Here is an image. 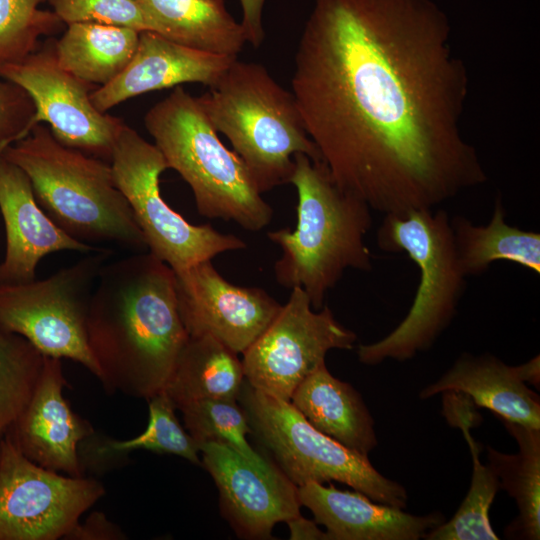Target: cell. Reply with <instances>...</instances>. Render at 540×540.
<instances>
[{
	"label": "cell",
	"instance_id": "cell-30",
	"mask_svg": "<svg viewBox=\"0 0 540 540\" xmlns=\"http://www.w3.org/2000/svg\"><path fill=\"white\" fill-rule=\"evenodd\" d=\"M187 432L199 445L208 442L226 443L253 465L267 468L272 460L262 456L249 444L251 434L247 416L237 400L203 399L178 408Z\"/></svg>",
	"mask_w": 540,
	"mask_h": 540
},
{
	"label": "cell",
	"instance_id": "cell-26",
	"mask_svg": "<svg viewBox=\"0 0 540 540\" xmlns=\"http://www.w3.org/2000/svg\"><path fill=\"white\" fill-rule=\"evenodd\" d=\"M501 419V418H500ZM518 444V452L506 454L487 447L489 466L500 488L515 499L518 515L506 527L509 539L540 538V428L501 419Z\"/></svg>",
	"mask_w": 540,
	"mask_h": 540
},
{
	"label": "cell",
	"instance_id": "cell-6",
	"mask_svg": "<svg viewBox=\"0 0 540 540\" xmlns=\"http://www.w3.org/2000/svg\"><path fill=\"white\" fill-rule=\"evenodd\" d=\"M144 125L168 169L191 188L201 216L233 221L252 232L270 224L272 207L242 159L219 139L197 97L176 86L148 110Z\"/></svg>",
	"mask_w": 540,
	"mask_h": 540
},
{
	"label": "cell",
	"instance_id": "cell-8",
	"mask_svg": "<svg viewBox=\"0 0 540 540\" xmlns=\"http://www.w3.org/2000/svg\"><path fill=\"white\" fill-rule=\"evenodd\" d=\"M256 439L272 462L296 486L337 481L373 501L404 509L408 494L380 474L367 456L315 429L290 401L253 388L244 381L237 399Z\"/></svg>",
	"mask_w": 540,
	"mask_h": 540
},
{
	"label": "cell",
	"instance_id": "cell-13",
	"mask_svg": "<svg viewBox=\"0 0 540 540\" xmlns=\"http://www.w3.org/2000/svg\"><path fill=\"white\" fill-rule=\"evenodd\" d=\"M0 76L23 88L31 97L35 113L31 129L45 122L63 145L109 161L125 124L120 118L99 111L90 94L98 86L85 82L60 66L54 40L23 60L7 65ZM29 134V133H28Z\"/></svg>",
	"mask_w": 540,
	"mask_h": 540
},
{
	"label": "cell",
	"instance_id": "cell-14",
	"mask_svg": "<svg viewBox=\"0 0 540 540\" xmlns=\"http://www.w3.org/2000/svg\"><path fill=\"white\" fill-rule=\"evenodd\" d=\"M174 273L178 311L188 336H211L236 354L245 352L282 307L262 288L228 282L211 259Z\"/></svg>",
	"mask_w": 540,
	"mask_h": 540
},
{
	"label": "cell",
	"instance_id": "cell-15",
	"mask_svg": "<svg viewBox=\"0 0 540 540\" xmlns=\"http://www.w3.org/2000/svg\"><path fill=\"white\" fill-rule=\"evenodd\" d=\"M201 462L212 476L221 513L244 539H269L276 523L300 515L298 486L273 465H253L226 443L200 445Z\"/></svg>",
	"mask_w": 540,
	"mask_h": 540
},
{
	"label": "cell",
	"instance_id": "cell-20",
	"mask_svg": "<svg viewBox=\"0 0 540 540\" xmlns=\"http://www.w3.org/2000/svg\"><path fill=\"white\" fill-rule=\"evenodd\" d=\"M447 392L467 396L498 418L540 428L539 396L524 382L520 365H507L489 353H462L441 378L421 390L420 398Z\"/></svg>",
	"mask_w": 540,
	"mask_h": 540
},
{
	"label": "cell",
	"instance_id": "cell-28",
	"mask_svg": "<svg viewBox=\"0 0 540 540\" xmlns=\"http://www.w3.org/2000/svg\"><path fill=\"white\" fill-rule=\"evenodd\" d=\"M149 420L146 429L129 440H115L97 435L94 431L79 445L78 454L83 469H99L108 458L127 455L135 450L173 454L195 464L202 465L197 442L182 427L175 415V405L162 391L149 400Z\"/></svg>",
	"mask_w": 540,
	"mask_h": 540
},
{
	"label": "cell",
	"instance_id": "cell-4",
	"mask_svg": "<svg viewBox=\"0 0 540 540\" xmlns=\"http://www.w3.org/2000/svg\"><path fill=\"white\" fill-rule=\"evenodd\" d=\"M2 154L25 172L38 204L66 234L92 246L147 251L110 162L61 144L41 123Z\"/></svg>",
	"mask_w": 540,
	"mask_h": 540
},
{
	"label": "cell",
	"instance_id": "cell-37",
	"mask_svg": "<svg viewBox=\"0 0 540 540\" xmlns=\"http://www.w3.org/2000/svg\"><path fill=\"white\" fill-rule=\"evenodd\" d=\"M521 375L524 382L539 387L540 383V360L539 356L532 358L520 365Z\"/></svg>",
	"mask_w": 540,
	"mask_h": 540
},
{
	"label": "cell",
	"instance_id": "cell-17",
	"mask_svg": "<svg viewBox=\"0 0 540 540\" xmlns=\"http://www.w3.org/2000/svg\"><path fill=\"white\" fill-rule=\"evenodd\" d=\"M0 212L6 234L0 283L35 279L40 260L51 253L76 251L87 254L100 248L77 241L61 230L38 204L25 172L2 153Z\"/></svg>",
	"mask_w": 540,
	"mask_h": 540
},
{
	"label": "cell",
	"instance_id": "cell-12",
	"mask_svg": "<svg viewBox=\"0 0 540 540\" xmlns=\"http://www.w3.org/2000/svg\"><path fill=\"white\" fill-rule=\"evenodd\" d=\"M291 290L288 302L245 350L242 360L245 381L284 401H290L299 384L325 364L330 350H350L357 339L328 306L315 310L304 290Z\"/></svg>",
	"mask_w": 540,
	"mask_h": 540
},
{
	"label": "cell",
	"instance_id": "cell-31",
	"mask_svg": "<svg viewBox=\"0 0 540 540\" xmlns=\"http://www.w3.org/2000/svg\"><path fill=\"white\" fill-rule=\"evenodd\" d=\"M46 0H0V70L37 49L41 36L56 32L62 22L39 5Z\"/></svg>",
	"mask_w": 540,
	"mask_h": 540
},
{
	"label": "cell",
	"instance_id": "cell-32",
	"mask_svg": "<svg viewBox=\"0 0 540 540\" xmlns=\"http://www.w3.org/2000/svg\"><path fill=\"white\" fill-rule=\"evenodd\" d=\"M62 23H99L150 31L137 0H46Z\"/></svg>",
	"mask_w": 540,
	"mask_h": 540
},
{
	"label": "cell",
	"instance_id": "cell-11",
	"mask_svg": "<svg viewBox=\"0 0 540 540\" xmlns=\"http://www.w3.org/2000/svg\"><path fill=\"white\" fill-rule=\"evenodd\" d=\"M104 494L99 481L46 469L0 440V540L67 538Z\"/></svg>",
	"mask_w": 540,
	"mask_h": 540
},
{
	"label": "cell",
	"instance_id": "cell-35",
	"mask_svg": "<svg viewBox=\"0 0 540 540\" xmlns=\"http://www.w3.org/2000/svg\"><path fill=\"white\" fill-rule=\"evenodd\" d=\"M67 538L73 539H122L123 533L102 514L95 513L84 525L78 523Z\"/></svg>",
	"mask_w": 540,
	"mask_h": 540
},
{
	"label": "cell",
	"instance_id": "cell-19",
	"mask_svg": "<svg viewBox=\"0 0 540 540\" xmlns=\"http://www.w3.org/2000/svg\"><path fill=\"white\" fill-rule=\"evenodd\" d=\"M298 495L329 540H418L445 521L441 512L413 515L332 484L309 482L298 486Z\"/></svg>",
	"mask_w": 540,
	"mask_h": 540
},
{
	"label": "cell",
	"instance_id": "cell-25",
	"mask_svg": "<svg viewBox=\"0 0 540 540\" xmlns=\"http://www.w3.org/2000/svg\"><path fill=\"white\" fill-rule=\"evenodd\" d=\"M444 415L451 425L461 429L473 459L470 489L449 521L431 530L427 540H497L489 519V510L500 488L499 480L489 465L479 459V447L470 433L475 422L473 403L465 395L444 393Z\"/></svg>",
	"mask_w": 540,
	"mask_h": 540
},
{
	"label": "cell",
	"instance_id": "cell-21",
	"mask_svg": "<svg viewBox=\"0 0 540 540\" xmlns=\"http://www.w3.org/2000/svg\"><path fill=\"white\" fill-rule=\"evenodd\" d=\"M290 402L321 433L363 456L377 446L374 420L360 393L334 377L326 364L306 377Z\"/></svg>",
	"mask_w": 540,
	"mask_h": 540
},
{
	"label": "cell",
	"instance_id": "cell-5",
	"mask_svg": "<svg viewBox=\"0 0 540 540\" xmlns=\"http://www.w3.org/2000/svg\"><path fill=\"white\" fill-rule=\"evenodd\" d=\"M197 100L213 128L229 139L261 194L290 183L295 154L321 161L293 94L259 63L236 58Z\"/></svg>",
	"mask_w": 540,
	"mask_h": 540
},
{
	"label": "cell",
	"instance_id": "cell-34",
	"mask_svg": "<svg viewBox=\"0 0 540 540\" xmlns=\"http://www.w3.org/2000/svg\"><path fill=\"white\" fill-rule=\"evenodd\" d=\"M266 0H240L243 18L241 24L246 34V40L253 47H259L265 38L262 24L263 7Z\"/></svg>",
	"mask_w": 540,
	"mask_h": 540
},
{
	"label": "cell",
	"instance_id": "cell-2",
	"mask_svg": "<svg viewBox=\"0 0 540 540\" xmlns=\"http://www.w3.org/2000/svg\"><path fill=\"white\" fill-rule=\"evenodd\" d=\"M86 331L106 391L146 400L164 391L188 339L174 271L149 251L108 261L91 296Z\"/></svg>",
	"mask_w": 540,
	"mask_h": 540
},
{
	"label": "cell",
	"instance_id": "cell-27",
	"mask_svg": "<svg viewBox=\"0 0 540 540\" xmlns=\"http://www.w3.org/2000/svg\"><path fill=\"white\" fill-rule=\"evenodd\" d=\"M140 31L99 23H73L54 40L57 61L77 78L104 86L130 62Z\"/></svg>",
	"mask_w": 540,
	"mask_h": 540
},
{
	"label": "cell",
	"instance_id": "cell-29",
	"mask_svg": "<svg viewBox=\"0 0 540 540\" xmlns=\"http://www.w3.org/2000/svg\"><path fill=\"white\" fill-rule=\"evenodd\" d=\"M44 355L23 336L0 325V440L28 404Z\"/></svg>",
	"mask_w": 540,
	"mask_h": 540
},
{
	"label": "cell",
	"instance_id": "cell-1",
	"mask_svg": "<svg viewBox=\"0 0 540 540\" xmlns=\"http://www.w3.org/2000/svg\"><path fill=\"white\" fill-rule=\"evenodd\" d=\"M291 89L333 181L374 211L434 209L487 180L462 130L467 69L431 0H315Z\"/></svg>",
	"mask_w": 540,
	"mask_h": 540
},
{
	"label": "cell",
	"instance_id": "cell-16",
	"mask_svg": "<svg viewBox=\"0 0 540 540\" xmlns=\"http://www.w3.org/2000/svg\"><path fill=\"white\" fill-rule=\"evenodd\" d=\"M62 359L44 356L37 386L7 435L34 463L62 474L80 477L84 472L78 449L95 430L74 413L63 395L66 380Z\"/></svg>",
	"mask_w": 540,
	"mask_h": 540
},
{
	"label": "cell",
	"instance_id": "cell-22",
	"mask_svg": "<svg viewBox=\"0 0 540 540\" xmlns=\"http://www.w3.org/2000/svg\"><path fill=\"white\" fill-rule=\"evenodd\" d=\"M155 32L197 50L238 56L246 40L224 0H137Z\"/></svg>",
	"mask_w": 540,
	"mask_h": 540
},
{
	"label": "cell",
	"instance_id": "cell-23",
	"mask_svg": "<svg viewBox=\"0 0 540 540\" xmlns=\"http://www.w3.org/2000/svg\"><path fill=\"white\" fill-rule=\"evenodd\" d=\"M244 381L238 354L211 336H188L164 392L178 409L203 399L237 400Z\"/></svg>",
	"mask_w": 540,
	"mask_h": 540
},
{
	"label": "cell",
	"instance_id": "cell-7",
	"mask_svg": "<svg viewBox=\"0 0 540 540\" xmlns=\"http://www.w3.org/2000/svg\"><path fill=\"white\" fill-rule=\"evenodd\" d=\"M377 244L386 252L406 253L418 267L420 279L411 307L399 325L382 339L359 345L358 359L367 365L386 359L406 361L429 349L456 315L467 277L444 210L384 215Z\"/></svg>",
	"mask_w": 540,
	"mask_h": 540
},
{
	"label": "cell",
	"instance_id": "cell-36",
	"mask_svg": "<svg viewBox=\"0 0 540 540\" xmlns=\"http://www.w3.org/2000/svg\"><path fill=\"white\" fill-rule=\"evenodd\" d=\"M286 523L292 540H329L327 533L320 530L315 521L308 520L301 514Z\"/></svg>",
	"mask_w": 540,
	"mask_h": 540
},
{
	"label": "cell",
	"instance_id": "cell-24",
	"mask_svg": "<svg viewBox=\"0 0 540 540\" xmlns=\"http://www.w3.org/2000/svg\"><path fill=\"white\" fill-rule=\"evenodd\" d=\"M460 266L466 276L479 275L499 260L540 273V234L506 222L502 199H495L487 225H475L464 216L450 218Z\"/></svg>",
	"mask_w": 540,
	"mask_h": 540
},
{
	"label": "cell",
	"instance_id": "cell-9",
	"mask_svg": "<svg viewBox=\"0 0 540 540\" xmlns=\"http://www.w3.org/2000/svg\"><path fill=\"white\" fill-rule=\"evenodd\" d=\"M112 255L111 249L100 247L44 279L0 283V325L44 356L78 362L100 379L86 321L98 276Z\"/></svg>",
	"mask_w": 540,
	"mask_h": 540
},
{
	"label": "cell",
	"instance_id": "cell-18",
	"mask_svg": "<svg viewBox=\"0 0 540 540\" xmlns=\"http://www.w3.org/2000/svg\"><path fill=\"white\" fill-rule=\"evenodd\" d=\"M238 57L209 53L173 42L155 32L141 31L137 48L125 69L112 81L90 94L101 112L147 92L218 81Z\"/></svg>",
	"mask_w": 540,
	"mask_h": 540
},
{
	"label": "cell",
	"instance_id": "cell-33",
	"mask_svg": "<svg viewBox=\"0 0 540 540\" xmlns=\"http://www.w3.org/2000/svg\"><path fill=\"white\" fill-rule=\"evenodd\" d=\"M34 113L35 106L29 94L0 76V153L28 135Z\"/></svg>",
	"mask_w": 540,
	"mask_h": 540
},
{
	"label": "cell",
	"instance_id": "cell-10",
	"mask_svg": "<svg viewBox=\"0 0 540 540\" xmlns=\"http://www.w3.org/2000/svg\"><path fill=\"white\" fill-rule=\"evenodd\" d=\"M110 165L115 184L126 198L146 241L147 251L174 272L227 252L246 248L237 236L211 225H194L173 210L160 192L167 163L152 143L124 124Z\"/></svg>",
	"mask_w": 540,
	"mask_h": 540
},
{
	"label": "cell",
	"instance_id": "cell-3",
	"mask_svg": "<svg viewBox=\"0 0 540 540\" xmlns=\"http://www.w3.org/2000/svg\"><path fill=\"white\" fill-rule=\"evenodd\" d=\"M290 180L297 191L296 227L269 231L279 245L276 281L285 288L304 290L315 310L348 269L370 271L372 254L365 237L372 226V209L343 191L321 161L294 155Z\"/></svg>",
	"mask_w": 540,
	"mask_h": 540
}]
</instances>
